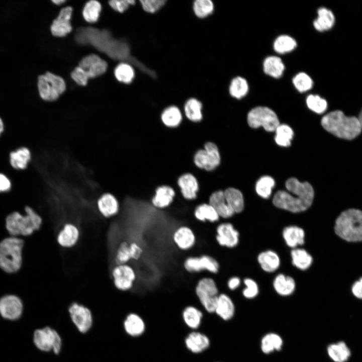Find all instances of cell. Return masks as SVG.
Instances as JSON below:
<instances>
[{
	"mask_svg": "<svg viewBox=\"0 0 362 362\" xmlns=\"http://www.w3.org/2000/svg\"><path fill=\"white\" fill-rule=\"evenodd\" d=\"M214 8L213 3L210 0H197L193 5L194 13L200 18H205L211 14Z\"/></svg>",
	"mask_w": 362,
	"mask_h": 362,
	"instance_id": "47",
	"label": "cell"
},
{
	"mask_svg": "<svg viewBox=\"0 0 362 362\" xmlns=\"http://www.w3.org/2000/svg\"><path fill=\"white\" fill-rule=\"evenodd\" d=\"M98 211L104 217L110 218L116 215L119 210V204L116 197L109 193L104 194L97 200Z\"/></svg>",
	"mask_w": 362,
	"mask_h": 362,
	"instance_id": "18",
	"label": "cell"
},
{
	"mask_svg": "<svg viewBox=\"0 0 362 362\" xmlns=\"http://www.w3.org/2000/svg\"><path fill=\"white\" fill-rule=\"evenodd\" d=\"M291 254L293 264L300 269H308L312 263V257L304 249H293Z\"/></svg>",
	"mask_w": 362,
	"mask_h": 362,
	"instance_id": "33",
	"label": "cell"
},
{
	"mask_svg": "<svg viewBox=\"0 0 362 362\" xmlns=\"http://www.w3.org/2000/svg\"><path fill=\"white\" fill-rule=\"evenodd\" d=\"M306 104L309 109L318 114L324 112L327 107L326 101L317 95H309L306 98Z\"/></svg>",
	"mask_w": 362,
	"mask_h": 362,
	"instance_id": "48",
	"label": "cell"
},
{
	"mask_svg": "<svg viewBox=\"0 0 362 362\" xmlns=\"http://www.w3.org/2000/svg\"><path fill=\"white\" fill-rule=\"evenodd\" d=\"M282 345V338L278 334L274 333L265 335L261 341V350L266 354L270 353L275 350H280Z\"/></svg>",
	"mask_w": 362,
	"mask_h": 362,
	"instance_id": "40",
	"label": "cell"
},
{
	"mask_svg": "<svg viewBox=\"0 0 362 362\" xmlns=\"http://www.w3.org/2000/svg\"><path fill=\"white\" fill-rule=\"evenodd\" d=\"M163 123L168 127L177 126L181 122L182 115L179 109L176 106H172L166 108L161 115Z\"/></svg>",
	"mask_w": 362,
	"mask_h": 362,
	"instance_id": "39",
	"label": "cell"
},
{
	"mask_svg": "<svg viewBox=\"0 0 362 362\" xmlns=\"http://www.w3.org/2000/svg\"><path fill=\"white\" fill-rule=\"evenodd\" d=\"M101 59L98 55L92 54L83 58L80 60L78 66L86 71L94 64Z\"/></svg>",
	"mask_w": 362,
	"mask_h": 362,
	"instance_id": "55",
	"label": "cell"
},
{
	"mask_svg": "<svg viewBox=\"0 0 362 362\" xmlns=\"http://www.w3.org/2000/svg\"><path fill=\"white\" fill-rule=\"evenodd\" d=\"M183 197L187 200L196 198L199 190V184L196 177L190 173L182 175L177 180Z\"/></svg>",
	"mask_w": 362,
	"mask_h": 362,
	"instance_id": "19",
	"label": "cell"
},
{
	"mask_svg": "<svg viewBox=\"0 0 362 362\" xmlns=\"http://www.w3.org/2000/svg\"><path fill=\"white\" fill-rule=\"evenodd\" d=\"M337 235L348 242L362 241V211L349 209L342 212L335 220Z\"/></svg>",
	"mask_w": 362,
	"mask_h": 362,
	"instance_id": "3",
	"label": "cell"
},
{
	"mask_svg": "<svg viewBox=\"0 0 362 362\" xmlns=\"http://www.w3.org/2000/svg\"><path fill=\"white\" fill-rule=\"evenodd\" d=\"M71 77L77 84L82 86L85 85L89 79L86 71L79 66L72 71Z\"/></svg>",
	"mask_w": 362,
	"mask_h": 362,
	"instance_id": "53",
	"label": "cell"
},
{
	"mask_svg": "<svg viewBox=\"0 0 362 362\" xmlns=\"http://www.w3.org/2000/svg\"><path fill=\"white\" fill-rule=\"evenodd\" d=\"M273 285L277 293L283 296L292 294L296 287L294 280L283 274H279L275 278Z\"/></svg>",
	"mask_w": 362,
	"mask_h": 362,
	"instance_id": "30",
	"label": "cell"
},
{
	"mask_svg": "<svg viewBox=\"0 0 362 362\" xmlns=\"http://www.w3.org/2000/svg\"><path fill=\"white\" fill-rule=\"evenodd\" d=\"M257 259L262 269L268 273L275 271L280 265L279 256L272 250L261 252L258 255Z\"/></svg>",
	"mask_w": 362,
	"mask_h": 362,
	"instance_id": "29",
	"label": "cell"
},
{
	"mask_svg": "<svg viewBox=\"0 0 362 362\" xmlns=\"http://www.w3.org/2000/svg\"><path fill=\"white\" fill-rule=\"evenodd\" d=\"M166 1L164 0H142L140 1L143 9L146 12L154 13L160 9Z\"/></svg>",
	"mask_w": 362,
	"mask_h": 362,
	"instance_id": "51",
	"label": "cell"
},
{
	"mask_svg": "<svg viewBox=\"0 0 362 362\" xmlns=\"http://www.w3.org/2000/svg\"><path fill=\"white\" fill-rule=\"evenodd\" d=\"M33 342L37 348L43 351L52 350L58 354L61 349L60 336L56 330L49 327L36 329L33 334Z\"/></svg>",
	"mask_w": 362,
	"mask_h": 362,
	"instance_id": "8",
	"label": "cell"
},
{
	"mask_svg": "<svg viewBox=\"0 0 362 362\" xmlns=\"http://www.w3.org/2000/svg\"><path fill=\"white\" fill-rule=\"evenodd\" d=\"M185 346L192 353L201 354L208 349L211 345L209 337L196 330L189 333L184 339Z\"/></svg>",
	"mask_w": 362,
	"mask_h": 362,
	"instance_id": "14",
	"label": "cell"
},
{
	"mask_svg": "<svg viewBox=\"0 0 362 362\" xmlns=\"http://www.w3.org/2000/svg\"><path fill=\"white\" fill-rule=\"evenodd\" d=\"M224 194L228 205L234 213H240L243 210V197L239 190L229 188L224 191Z\"/></svg>",
	"mask_w": 362,
	"mask_h": 362,
	"instance_id": "31",
	"label": "cell"
},
{
	"mask_svg": "<svg viewBox=\"0 0 362 362\" xmlns=\"http://www.w3.org/2000/svg\"><path fill=\"white\" fill-rule=\"evenodd\" d=\"M112 275L115 287L123 291L130 290L136 278L134 269L126 263L116 264L112 269Z\"/></svg>",
	"mask_w": 362,
	"mask_h": 362,
	"instance_id": "10",
	"label": "cell"
},
{
	"mask_svg": "<svg viewBox=\"0 0 362 362\" xmlns=\"http://www.w3.org/2000/svg\"><path fill=\"white\" fill-rule=\"evenodd\" d=\"M195 293L206 311L214 313L219 294L213 279L205 277L200 279L196 286Z\"/></svg>",
	"mask_w": 362,
	"mask_h": 362,
	"instance_id": "6",
	"label": "cell"
},
{
	"mask_svg": "<svg viewBox=\"0 0 362 362\" xmlns=\"http://www.w3.org/2000/svg\"><path fill=\"white\" fill-rule=\"evenodd\" d=\"M221 157L217 145L212 142H208L204 148L199 150L195 154L194 161L200 169L211 171L220 164Z\"/></svg>",
	"mask_w": 362,
	"mask_h": 362,
	"instance_id": "9",
	"label": "cell"
},
{
	"mask_svg": "<svg viewBox=\"0 0 362 362\" xmlns=\"http://www.w3.org/2000/svg\"><path fill=\"white\" fill-rule=\"evenodd\" d=\"M358 120L359 121L361 129H362V110L360 112L358 117L357 118Z\"/></svg>",
	"mask_w": 362,
	"mask_h": 362,
	"instance_id": "59",
	"label": "cell"
},
{
	"mask_svg": "<svg viewBox=\"0 0 362 362\" xmlns=\"http://www.w3.org/2000/svg\"><path fill=\"white\" fill-rule=\"evenodd\" d=\"M275 132V140L279 145L284 147L290 145L294 132L290 126L286 124H280Z\"/></svg>",
	"mask_w": 362,
	"mask_h": 362,
	"instance_id": "43",
	"label": "cell"
},
{
	"mask_svg": "<svg viewBox=\"0 0 362 362\" xmlns=\"http://www.w3.org/2000/svg\"><path fill=\"white\" fill-rule=\"evenodd\" d=\"M283 236L288 246L292 248L304 243L305 232L302 228L296 226L286 227L283 231Z\"/></svg>",
	"mask_w": 362,
	"mask_h": 362,
	"instance_id": "28",
	"label": "cell"
},
{
	"mask_svg": "<svg viewBox=\"0 0 362 362\" xmlns=\"http://www.w3.org/2000/svg\"><path fill=\"white\" fill-rule=\"evenodd\" d=\"M209 204L214 208L220 217L228 218L234 214L226 201L224 191L219 190L213 193L209 197Z\"/></svg>",
	"mask_w": 362,
	"mask_h": 362,
	"instance_id": "22",
	"label": "cell"
},
{
	"mask_svg": "<svg viewBox=\"0 0 362 362\" xmlns=\"http://www.w3.org/2000/svg\"><path fill=\"white\" fill-rule=\"evenodd\" d=\"M321 124L328 132L344 139L354 138L361 130L357 118L346 116L339 110L325 115L321 120Z\"/></svg>",
	"mask_w": 362,
	"mask_h": 362,
	"instance_id": "2",
	"label": "cell"
},
{
	"mask_svg": "<svg viewBox=\"0 0 362 362\" xmlns=\"http://www.w3.org/2000/svg\"><path fill=\"white\" fill-rule=\"evenodd\" d=\"M285 69V66L282 60L277 56H267L263 62L264 72L274 78H278L282 76Z\"/></svg>",
	"mask_w": 362,
	"mask_h": 362,
	"instance_id": "27",
	"label": "cell"
},
{
	"mask_svg": "<svg viewBox=\"0 0 362 362\" xmlns=\"http://www.w3.org/2000/svg\"><path fill=\"white\" fill-rule=\"evenodd\" d=\"M244 283L246 285V288L243 291V296L248 299L253 298L258 293V288L256 282L251 279H245Z\"/></svg>",
	"mask_w": 362,
	"mask_h": 362,
	"instance_id": "52",
	"label": "cell"
},
{
	"mask_svg": "<svg viewBox=\"0 0 362 362\" xmlns=\"http://www.w3.org/2000/svg\"><path fill=\"white\" fill-rule=\"evenodd\" d=\"M11 182L4 174L0 173V192L8 191L11 188Z\"/></svg>",
	"mask_w": 362,
	"mask_h": 362,
	"instance_id": "57",
	"label": "cell"
},
{
	"mask_svg": "<svg viewBox=\"0 0 362 362\" xmlns=\"http://www.w3.org/2000/svg\"><path fill=\"white\" fill-rule=\"evenodd\" d=\"M216 239L218 244L228 248L236 246L239 242V233L230 223H223L216 229Z\"/></svg>",
	"mask_w": 362,
	"mask_h": 362,
	"instance_id": "16",
	"label": "cell"
},
{
	"mask_svg": "<svg viewBox=\"0 0 362 362\" xmlns=\"http://www.w3.org/2000/svg\"><path fill=\"white\" fill-rule=\"evenodd\" d=\"M23 304L21 300L14 295H7L0 298V314L5 319L15 320L22 314Z\"/></svg>",
	"mask_w": 362,
	"mask_h": 362,
	"instance_id": "13",
	"label": "cell"
},
{
	"mask_svg": "<svg viewBox=\"0 0 362 362\" xmlns=\"http://www.w3.org/2000/svg\"><path fill=\"white\" fill-rule=\"evenodd\" d=\"M317 17L313 21L315 29L319 32H323L331 29L335 22L334 14L330 10L320 8L317 11Z\"/></svg>",
	"mask_w": 362,
	"mask_h": 362,
	"instance_id": "26",
	"label": "cell"
},
{
	"mask_svg": "<svg viewBox=\"0 0 362 362\" xmlns=\"http://www.w3.org/2000/svg\"><path fill=\"white\" fill-rule=\"evenodd\" d=\"M72 13L71 7H66L62 9L59 14L52 22L50 30L52 35L56 37H64L72 30L70 22Z\"/></svg>",
	"mask_w": 362,
	"mask_h": 362,
	"instance_id": "15",
	"label": "cell"
},
{
	"mask_svg": "<svg viewBox=\"0 0 362 362\" xmlns=\"http://www.w3.org/2000/svg\"><path fill=\"white\" fill-rule=\"evenodd\" d=\"M174 196L175 192L171 187L161 186L156 189L155 195L152 199V203L157 208H165L172 202Z\"/></svg>",
	"mask_w": 362,
	"mask_h": 362,
	"instance_id": "25",
	"label": "cell"
},
{
	"mask_svg": "<svg viewBox=\"0 0 362 362\" xmlns=\"http://www.w3.org/2000/svg\"><path fill=\"white\" fill-rule=\"evenodd\" d=\"M108 67V64L106 61L102 59L92 66L86 71L89 77L94 78L104 74Z\"/></svg>",
	"mask_w": 362,
	"mask_h": 362,
	"instance_id": "50",
	"label": "cell"
},
{
	"mask_svg": "<svg viewBox=\"0 0 362 362\" xmlns=\"http://www.w3.org/2000/svg\"><path fill=\"white\" fill-rule=\"evenodd\" d=\"M25 210V215L15 212L7 217L6 229L12 236H29L40 229L42 223L40 216L29 206Z\"/></svg>",
	"mask_w": 362,
	"mask_h": 362,
	"instance_id": "4",
	"label": "cell"
},
{
	"mask_svg": "<svg viewBox=\"0 0 362 362\" xmlns=\"http://www.w3.org/2000/svg\"><path fill=\"white\" fill-rule=\"evenodd\" d=\"M351 290L356 297L362 299V278L353 284Z\"/></svg>",
	"mask_w": 362,
	"mask_h": 362,
	"instance_id": "56",
	"label": "cell"
},
{
	"mask_svg": "<svg viewBox=\"0 0 362 362\" xmlns=\"http://www.w3.org/2000/svg\"><path fill=\"white\" fill-rule=\"evenodd\" d=\"M194 216L199 221L213 223L218 221L220 216L214 208L209 203L198 206L194 211Z\"/></svg>",
	"mask_w": 362,
	"mask_h": 362,
	"instance_id": "32",
	"label": "cell"
},
{
	"mask_svg": "<svg viewBox=\"0 0 362 362\" xmlns=\"http://www.w3.org/2000/svg\"><path fill=\"white\" fill-rule=\"evenodd\" d=\"M327 352L329 356L335 362H345L350 355L349 349L342 341L330 345L327 348Z\"/></svg>",
	"mask_w": 362,
	"mask_h": 362,
	"instance_id": "38",
	"label": "cell"
},
{
	"mask_svg": "<svg viewBox=\"0 0 362 362\" xmlns=\"http://www.w3.org/2000/svg\"><path fill=\"white\" fill-rule=\"evenodd\" d=\"M240 284V279L236 277L230 278L228 282V287L231 290H234L237 288Z\"/></svg>",
	"mask_w": 362,
	"mask_h": 362,
	"instance_id": "58",
	"label": "cell"
},
{
	"mask_svg": "<svg viewBox=\"0 0 362 362\" xmlns=\"http://www.w3.org/2000/svg\"><path fill=\"white\" fill-rule=\"evenodd\" d=\"M3 130H4V123H3L2 120L0 118V135L2 133V132L3 131Z\"/></svg>",
	"mask_w": 362,
	"mask_h": 362,
	"instance_id": "61",
	"label": "cell"
},
{
	"mask_svg": "<svg viewBox=\"0 0 362 362\" xmlns=\"http://www.w3.org/2000/svg\"><path fill=\"white\" fill-rule=\"evenodd\" d=\"M44 75L59 95L64 92L66 89V84L61 77L50 72H46Z\"/></svg>",
	"mask_w": 362,
	"mask_h": 362,
	"instance_id": "49",
	"label": "cell"
},
{
	"mask_svg": "<svg viewBox=\"0 0 362 362\" xmlns=\"http://www.w3.org/2000/svg\"><path fill=\"white\" fill-rule=\"evenodd\" d=\"M135 1L133 0H112L109 2L110 7L120 13L125 12L130 5L135 4Z\"/></svg>",
	"mask_w": 362,
	"mask_h": 362,
	"instance_id": "54",
	"label": "cell"
},
{
	"mask_svg": "<svg viewBox=\"0 0 362 362\" xmlns=\"http://www.w3.org/2000/svg\"><path fill=\"white\" fill-rule=\"evenodd\" d=\"M297 46L296 40L290 36L281 35L274 41V50L279 54H285L294 50Z\"/></svg>",
	"mask_w": 362,
	"mask_h": 362,
	"instance_id": "36",
	"label": "cell"
},
{
	"mask_svg": "<svg viewBox=\"0 0 362 362\" xmlns=\"http://www.w3.org/2000/svg\"><path fill=\"white\" fill-rule=\"evenodd\" d=\"M184 267L189 272H199L205 270L212 274H217L219 271V264L214 257L203 255L200 257H189L184 262Z\"/></svg>",
	"mask_w": 362,
	"mask_h": 362,
	"instance_id": "12",
	"label": "cell"
},
{
	"mask_svg": "<svg viewBox=\"0 0 362 362\" xmlns=\"http://www.w3.org/2000/svg\"><path fill=\"white\" fill-rule=\"evenodd\" d=\"M182 317L185 325L192 330H197L202 324L203 312L193 305L186 306L182 311Z\"/></svg>",
	"mask_w": 362,
	"mask_h": 362,
	"instance_id": "24",
	"label": "cell"
},
{
	"mask_svg": "<svg viewBox=\"0 0 362 362\" xmlns=\"http://www.w3.org/2000/svg\"><path fill=\"white\" fill-rule=\"evenodd\" d=\"M289 192L279 191L273 200L274 205L293 213L303 212L312 205L314 199V190L308 182L301 183L292 177L286 183Z\"/></svg>",
	"mask_w": 362,
	"mask_h": 362,
	"instance_id": "1",
	"label": "cell"
},
{
	"mask_svg": "<svg viewBox=\"0 0 362 362\" xmlns=\"http://www.w3.org/2000/svg\"><path fill=\"white\" fill-rule=\"evenodd\" d=\"M202 104L197 99L191 98L185 103L184 111L187 118L193 122L200 121L203 118Z\"/></svg>",
	"mask_w": 362,
	"mask_h": 362,
	"instance_id": "37",
	"label": "cell"
},
{
	"mask_svg": "<svg viewBox=\"0 0 362 362\" xmlns=\"http://www.w3.org/2000/svg\"><path fill=\"white\" fill-rule=\"evenodd\" d=\"M101 11V5L100 2L92 0L85 5L82 11V15L86 22L93 23L98 20Z\"/></svg>",
	"mask_w": 362,
	"mask_h": 362,
	"instance_id": "44",
	"label": "cell"
},
{
	"mask_svg": "<svg viewBox=\"0 0 362 362\" xmlns=\"http://www.w3.org/2000/svg\"><path fill=\"white\" fill-rule=\"evenodd\" d=\"M10 163L16 169L25 168L31 159L30 150L26 147H21L11 153Z\"/></svg>",
	"mask_w": 362,
	"mask_h": 362,
	"instance_id": "35",
	"label": "cell"
},
{
	"mask_svg": "<svg viewBox=\"0 0 362 362\" xmlns=\"http://www.w3.org/2000/svg\"><path fill=\"white\" fill-rule=\"evenodd\" d=\"M38 88L41 98L45 101H54L59 97V95L54 89L44 74L38 77Z\"/></svg>",
	"mask_w": 362,
	"mask_h": 362,
	"instance_id": "34",
	"label": "cell"
},
{
	"mask_svg": "<svg viewBox=\"0 0 362 362\" xmlns=\"http://www.w3.org/2000/svg\"><path fill=\"white\" fill-rule=\"evenodd\" d=\"M214 313L224 321H228L233 318L235 306L227 295L223 293L219 295Z\"/></svg>",
	"mask_w": 362,
	"mask_h": 362,
	"instance_id": "23",
	"label": "cell"
},
{
	"mask_svg": "<svg viewBox=\"0 0 362 362\" xmlns=\"http://www.w3.org/2000/svg\"><path fill=\"white\" fill-rule=\"evenodd\" d=\"M65 1L64 0H55L52 1V2L56 5H61L64 3H65Z\"/></svg>",
	"mask_w": 362,
	"mask_h": 362,
	"instance_id": "60",
	"label": "cell"
},
{
	"mask_svg": "<svg viewBox=\"0 0 362 362\" xmlns=\"http://www.w3.org/2000/svg\"><path fill=\"white\" fill-rule=\"evenodd\" d=\"M249 90L247 80L241 76H237L231 81L229 86L230 95L237 99H240L246 95Z\"/></svg>",
	"mask_w": 362,
	"mask_h": 362,
	"instance_id": "41",
	"label": "cell"
},
{
	"mask_svg": "<svg viewBox=\"0 0 362 362\" xmlns=\"http://www.w3.org/2000/svg\"><path fill=\"white\" fill-rule=\"evenodd\" d=\"M123 326L126 333L131 337H139L146 330V324L144 319L138 314L131 313L127 315Z\"/></svg>",
	"mask_w": 362,
	"mask_h": 362,
	"instance_id": "20",
	"label": "cell"
},
{
	"mask_svg": "<svg viewBox=\"0 0 362 362\" xmlns=\"http://www.w3.org/2000/svg\"><path fill=\"white\" fill-rule=\"evenodd\" d=\"M114 74L119 81L126 84L131 83L135 76L134 70L132 66L125 62L121 63L116 66Z\"/></svg>",
	"mask_w": 362,
	"mask_h": 362,
	"instance_id": "42",
	"label": "cell"
},
{
	"mask_svg": "<svg viewBox=\"0 0 362 362\" xmlns=\"http://www.w3.org/2000/svg\"><path fill=\"white\" fill-rule=\"evenodd\" d=\"M24 241L15 236L0 242V268L7 273L19 270L22 263Z\"/></svg>",
	"mask_w": 362,
	"mask_h": 362,
	"instance_id": "5",
	"label": "cell"
},
{
	"mask_svg": "<svg viewBox=\"0 0 362 362\" xmlns=\"http://www.w3.org/2000/svg\"><path fill=\"white\" fill-rule=\"evenodd\" d=\"M71 319L78 331L85 333L93 324V316L90 310L77 303H72L68 308Z\"/></svg>",
	"mask_w": 362,
	"mask_h": 362,
	"instance_id": "11",
	"label": "cell"
},
{
	"mask_svg": "<svg viewBox=\"0 0 362 362\" xmlns=\"http://www.w3.org/2000/svg\"><path fill=\"white\" fill-rule=\"evenodd\" d=\"M247 122L252 128L262 126L268 132L275 131L280 125L277 115L270 108L258 106L251 110L247 115Z\"/></svg>",
	"mask_w": 362,
	"mask_h": 362,
	"instance_id": "7",
	"label": "cell"
},
{
	"mask_svg": "<svg viewBox=\"0 0 362 362\" xmlns=\"http://www.w3.org/2000/svg\"><path fill=\"white\" fill-rule=\"evenodd\" d=\"M275 186L274 179L269 176H264L257 182L255 190L257 194L262 198H268L271 195Z\"/></svg>",
	"mask_w": 362,
	"mask_h": 362,
	"instance_id": "46",
	"label": "cell"
},
{
	"mask_svg": "<svg viewBox=\"0 0 362 362\" xmlns=\"http://www.w3.org/2000/svg\"><path fill=\"white\" fill-rule=\"evenodd\" d=\"M80 236L78 228L71 223L65 224L57 236L58 243L63 248H70L77 242Z\"/></svg>",
	"mask_w": 362,
	"mask_h": 362,
	"instance_id": "17",
	"label": "cell"
},
{
	"mask_svg": "<svg viewBox=\"0 0 362 362\" xmlns=\"http://www.w3.org/2000/svg\"><path fill=\"white\" fill-rule=\"evenodd\" d=\"M173 240L179 249L186 250L195 245L196 238L191 228L183 226L177 228L174 232Z\"/></svg>",
	"mask_w": 362,
	"mask_h": 362,
	"instance_id": "21",
	"label": "cell"
},
{
	"mask_svg": "<svg viewBox=\"0 0 362 362\" xmlns=\"http://www.w3.org/2000/svg\"><path fill=\"white\" fill-rule=\"evenodd\" d=\"M292 82L296 89L300 93L309 90L313 85L311 77L304 72H299L295 75L293 78Z\"/></svg>",
	"mask_w": 362,
	"mask_h": 362,
	"instance_id": "45",
	"label": "cell"
}]
</instances>
